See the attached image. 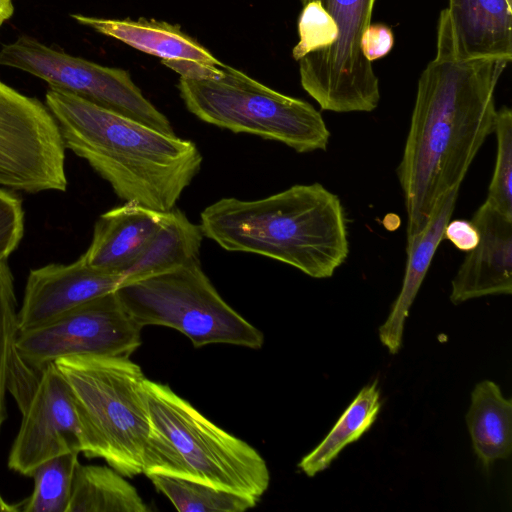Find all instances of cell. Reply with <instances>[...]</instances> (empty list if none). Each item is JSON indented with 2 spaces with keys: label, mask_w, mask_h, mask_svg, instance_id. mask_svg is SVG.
<instances>
[{
  "label": "cell",
  "mask_w": 512,
  "mask_h": 512,
  "mask_svg": "<svg viewBox=\"0 0 512 512\" xmlns=\"http://www.w3.org/2000/svg\"><path fill=\"white\" fill-rule=\"evenodd\" d=\"M507 64L457 58L447 10L441 11L436 56L419 78L397 168L407 214L406 249L424 231L445 196L460 188L493 132L494 91Z\"/></svg>",
  "instance_id": "6da1fadb"
},
{
  "label": "cell",
  "mask_w": 512,
  "mask_h": 512,
  "mask_svg": "<svg viewBox=\"0 0 512 512\" xmlns=\"http://www.w3.org/2000/svg\"><path fill=\"white\" fill-rule=\"evenodd\" d=\"M45 100L65 149L86 160L125 202L169 211L201 169L203 157L190 140L56 89L49 88Z\"/></svg>",
  "instance_id": "7a4b0ae2"
},
{
  "label": "cell",
  "mask_w": 512,
  "mask_h": 512,
  "mask_svg": "<svg viewBox=\"0 0 512 512\" xmlns=\"http://www.w3.org/2000/svg\"><path fill=\"white\" fill-rule=\"evenodd\" d=\"M200 219L203 235L225 250L263 255L316 279L331 277L349 253L343 205L320 183L253 201L222 198Z\"/></svg>",
  "instance_id": "3957f363"
},
{
  "label": "cell",
  "mask_w": 512,
  "mask_h": 512,
  "mask_svg": "<svg viewBox=\"0 0 512 512\" xmlns=\"http://www.w3.org/2000/svg\"><path fill=\"white\" fill-rule=\"evenodd\" d=\"M144 388L149 434L143 474L181 478L260 500L270 473L252 446L208 420L168 385L146 378Z\"/></svg>",
  "instance_id": "277c9868"
},
{
  "label": "cell",
  "mask_w": 512,
  "mask_h": 512,
  "mask_svg": "<svg viewBox=\"0 0 512 512\" xmlns=\"http://www.w3.org/2000/svg\"><path fill=\"white\" fill-rule=\"evenodd\" d=\"M54 364L68 382L88 436V458L124 477L143 473L149 434L145 376L126 356L74 355Z\"/></svg>",
  "instance_id": "5b68a950"
},
{
  "label": "cell",
  "mask_w": 512,
  "mask_h": 512,
  "mask_svg": "<svg viewBox=\"0 0 512 512\" xmlns=\"http://www.w3.org/2000/svg\"><path fill=\"white\" fill-rule=\"evenodd\" d=\"M180 96L200 120L277 141L298 153L325 151L330 132L310 103L284 95L222 64L210 78L180 77Z\"/></svg>",
  "instance_id": "8992f818"
},
{
  "label": "cell",
  "mask_w": 512,
  "mask_h": 512,
  "mask_svg": "<svg viewBox=\"0 0 512 512\" xmlns=\"http://www.w3.org/2000/svg\"><path fill=\"white\" fill-rule=\"evenodd\" d=\"M116 293L142 328L175 329L195 347L232 344L259 349L264 343L263 333L220 296L200 261L122 285Z\"/></svg>",
  "instance_id": "52a82bcc"
},
{
  "label": "cell",
  "mask_w": 512,
  "mask_h": 512,
  "mask_svg": "<svg viewBox=\"0 0 512 512\" xmlns=\"http://www.w3.org/2000/svg\"><path fill=\"white\" fill-rule=\"evenodd\" d=\"M7 391L22 414L8 467L24 476L53 457L88 453V436L71 388L54 363L42 370L27 365L17 351L8 372Z\"/></svg>",
  "instance_id": "ba28073f"
},
{
  "label": "cell",
  "mask_w": 512,
  "mask_h": 512,
  "mask_svg": "<svg viewBox=\"0 0 512 512\" xmlns=\"http://www.w3.org/2000/svg\"><path fill=\"white\" fill-rule=\"evenodd\" d=\"M316 1L333 18L338 28L334 44L299 60L303 89L322 110L337 113L371 112L379 104L378 78L362 54V33L371 24L376 0Z\"/></svg>",
  "instance_id": "9c48e42d"
},
{
  "label": "cell",
  "mask_w": 512,
  "mask_h": 512,
  "mask_svg": "<svg viewBox=\"0 0 512 512\" xmlns=\"http://www.w3.org/2000/svg\"><path fill=\"white\" fill-rule=\"evenodd\" d=\"M0 66L24 71L48 83L49 88L175 134L168 118L143 95L126 70L70 55L27 35L0 49Z\"/></svg>",
  "instance_id": "30bf717a"
},
{
  "label": "cell",
  "mask_w": 512,
  "mask_h": 512,
  "mask_svg": "<svg viewBox=\"0 0 512 512\" xmlns=\"http://www.w3.org/2000/svg\"><path fill=\"white\" fill-rule=\"evenodd\" d=\"M0 186L65 191V147L47 106L0 81Z\"/></svg>",
  "instance_id": "8fae6325"
},
{
  "label": "cell",
  "mask_w": 512,
  "mask_h": 512,
  "mask_svg": "<svg viewBox=\"0 0 512 512\" xmlns=\"http://www.w3.org/2000/svg\"><path fill=\"white\" fill-rule=\"evenodd\" d=\"M141 330L114 291L51 322L18 331L15 349L37 370L66 356L130 357L142 343Z\"/></svg>",
  "instance_id": "7c38bea8"
},
{
  "label": "cell",
  "mask_w": 512,
  "mask_h": 512,
  "mask_svg": "<svg viewBox=\"0 0 512 512\" xmlns=\"http://www.w3.org/2000/svg\"><path fill=\"white\" fill-rule=\"evenodd\" d=\"M120 286V273L92 267L82 255L71 264L31 270L18 311L19 331L51 322Z\"/></svg>",
  "instance_id": "4fadbf2b"
},
{
  "label": "cell",
  "mask_w": 512,
  "mask_h": 512,
  "mask_svg": "<svg viewBox=\"0 0 512 512\" xmlns=\"http://www.w3.org/2000/svg\"><path fill=\"white\" fill-rule=\"evenodd\" d=\"M471 221L479 232V242L467 252L451 282L454 305L512 293V218L485 201Z\"/></svg>",
  "instance_id": "5bb4252c"
},
{
  "label": "cell",
  "mask_w": 512,
  "mask_h": 512,
  "mask_svg": "<svg viewBox=\"0 0 512 512\" xmlns=\"http://www.w3.org/2000/svg\"><path fill=\"white\" fill-rule=\"evenodd\" d=\"M446 10L457 58L511 61L512 3L509 0H449Z\"/></svg>",
  "instance_id": "9a60e30c"
},
{
  "label": "cell",
  "mask_w": 512,
  "mask_h": 512,
  "mask_svg": "<svg viewBox=\"0 0 512 512\" xmlns=\"http://www.w3.org/2000/svg\"><path fill=\"white\" fill-rule=\"evenodd\" d=\"M164 217V212L125 202L100 215L84 254L92 267L121 272L144 249Z\"/></svg>",
  "instance_id": "2e32d148"
},
{
  "label": "cell",
  "mask_w": 512,
  "mask_h": 512,
  "mask_svg": "<svg viewBox=\"0 0 512 512\" xmlns=\"http://www.w3.org/2000/svg\"><path fill=\"white\" fill-rule=\"evenodd\" d=\"M71 16L81 25L165 61H191L214 66L222 64L197 40L183 32L179 25L145 18L116 20L82 14Z\"/></svg>",
  "instance_id": "e0dca14e"
},
{
  "label": "cell",
  "mask_w": 512,
  "mask_h": 512,
  "mask_svg": "<svg viewBox=\"0 0 512 512\" xmlns=\"http://www.w3.org/2000/svg\"><path fill=\"white\" fill-rule=\"evenodd\" d=\"M458 191L459 188L454 189L445 196L424 231L406 249L407 262L400 293L394 301L386 321L378 330L381 343L391 354H396L402 346L405 320L435 252L443 240L444 228L451 219Z\"/></svg>",
  "instance_id": "ac0fdd59"
},
{
  "label": "cell",
  "mask_w": 512,
  "mask_h": 512,
  "mask_svg": "<svg viewBox=\"0 0 512 512\" xmlns=\"http://www.w3.org/2000/svg\"><path fill=\"white\" fill-rule=\"evenodd\" d=\"M203 237L200 224L192 223L182 211L173 208L164 212L144 249L121 272V286L199 261Z\"/></svg>",
  "instance_id": "d6986e66"
},
{
  "label": "cell",
  "mask_w": 512,
  "mask_h": 512,
  "mask_svg": "<svg viewBox=\"0 0 512 512\" xmlns=\"http://www.w3.org/2000/svg\"><path fill=\"white\" fill-rule=\"evenodd\" d=\"M466 424L473 451L482 467L489 471L496 460L512 452V402L500 387L484 380L471 392Z\"/></svg>",
  "instance_id": "ffe728a7"
},
{
  "label": "cell",
  "mask_w": 512,
  "mask_h": 512,
  "mask_svg": "<svg viewBox=\"0 0 512 512\" xmlns=\"http://www.w3.org/2000/svg\"><path fill=\"white\" fill-rule=\"evenodd\" d=\"M136 488L111 467L78 463L68 512H147Z\"/></svg>",
  "instance_id": "44dd1931"
},
{
  "label": "cell",
  "mask_w": 512,
  "mask_h": 512,
  "mask_svg": "<svg viewBox=\"0 0 512 512\" xmlns=\"http://www.w3.org/2000/svg\"><path fill=\"white\" fill-rule=\"evenodd\" d=\"M381 408L377 381L363 387L326 437L298 464L309 477L327 469L339 453L370 429Z\"/></svg>",
  "instance_id": "7402d4cb"
},
{
  "label": "cell",
  "mask_w": 512,
  "mask_h": 512,
  "mask_svg": "<svg viewBox=\"0 0 512 512\" xmlns=\"http://www.w3.org/2000/svg\"><path fill=\"white\" fill-rule=\"evenodd\" d=\"M148 478L181 512H244L258 502L244 495L181 478L165 475Z\"/></svg>",
  "instance_id": "603a6c76"
},
{
  "label": "cell",
  "mask_w": 512,
  "mask_h": 512,
  "mask_svg": "<svg viewBox=\"0 0 512 512\" xmlns=\"http://www.w3.org/2000/svg\"><path fill=\"white\" fill-rule=\"evenodd\" d=\"M78 452L65 453L38 465L31 476L34 490L21 502L24 512H68Z\"/></svg>",
  "instance_id": "cb8c5ba5"
},
{
  "label": "cell",
  "mask_w": 512,
  "mask_h": 512,
  "mask_svg": "<svg viewBox=\"0 0 512 512\" xmlns=\"http://www.w3.org/2000/svg\"><path fill=\"white\" fill-rule=\"evenodd\" d=\"M493 132L497 139L496 161L485 201L512 218V112L509 107L496 110Z\"/></svg>",
  "instance_id": "d4e9b609"
},
{
  "label": "cell",
  "mask_w": 512,
  "mask_h": 512,
  "mask_svg": "<svg viewBox=\"0 0 512 512\" xmlns=\"http://www.w3.org/2000/svg\"><path fill=\"white\" fill-rule=\"evenodd\" d=\"M14 280L7 259L0 260V431L7 418L8 372L19 331Z\"/></svg>",
  "instance_id": "484cf974"
},
{
  "label": "cell",
  "mask_w": 512,
  "mask_h": 512,
  "mask_svg": "<svg viewBox=\"0 0 512 512\" xmlns=\"http://www.w3.org/2000/svg\"><path fill=\"white\" fill-rule=\"evenodd\" d=\"M298 34L299 41L292 50V56L297 61L334 44L338 37V28L320 3L310 1L303 4L298 19Z\"/></svg>",
  "instance_id": "4316f807"
},
{
  "label": "cell",
  "mask_w": 512,
  "mask_h": 512,
  "mask_svg": "<svg viewBox=\"0 0 512 512\" xmlns=\"http://www.w3.org/2000/svg\"><path fill=\"white\" fill-rule=\"evenodd\" d=\"M24 233V211L21 200L0 189V260L8 259L18 247Z\"/></svg>",
  "instance_id": "83f0119b"
},
{
  "label": "cell",
  "mask_w": 512,
  "mask_h": 512,
  "mask_svg": "<svg viewBox=\"0 0 512 512\" xmlns=\"http://www.w3.org/2000/svg\"><path fill=\"white\" fill-rule=\"evenodd\" d=\"M393 46V32L385 24H370L362 33L360 49L363 56L371 63L385 57L392 50Z\"/></svg>",
  "instance_id": "f1b7e54d"
},
{
  "label": "cell",
  "mask_w": 512,
  "mask_h": 512,
  "mask_svg": "<svg viewBox=\"0 0 512 512\" xmlns=\"http://www.w3.org/2000/svg\"><path fill=\"white\" fill-rule=\"evenodd\" d=\"M443 239H448L457 249L469 252L479 242V232L472 221L449 220L445 225Z\"/></svg>",
  "instance_id": "f546056e"
},
{
  "label": "cell",
  "mask_w": 512,
  "mask_h": 512,
  "mask_svg": "<svg viewBox=\"0 0 512 512\" xmlns=\"http://www.w3.org/2000/svg\"><path fill=\"white\" fill-rule=\"evenodd\" d=\"M14 13L12 0H0V26L9 20Z\"/></svg>",
  "instance_id": "4dcf8cb0"
},
{
  "label": "cell",
  "mask_w": 512,
  "mask_h": 512,
  "mask_svg": "<svg viewBox=\"0 0 512 512\" xmlns=\"http://www.w3.org/2000/svg\"><path fill=\"white\" fill-rule=\"evenodd\" d=\"M21 511V503L10 504L6 502L0 494V512H18Z\"/></svg>",
  "instance_id": "1f68e13d"
},
{
  "label": "cell",
  "mask_w": 512,
  "mask_h": 512,
  "mask_svg": "<svg viewBox=\"0 0 512 512\" xmlns=\"http://www.w3.org/2000/svg\"><path fill=\"white\" fill-rule=\"evenodd\" d=\"M512 3V0H509Z\"/></svg>",
  "instance_id": "d6a6232c"
}]
</instances>
